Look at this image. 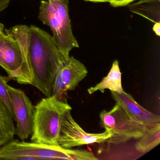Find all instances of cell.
<instances>
[{
    "label": "cell",
    "instance_id": "7a4b0ae2",
    "mask_svg": "<svg viewBox=\"0 0 160 160\" xmlns=\"http://www.w3.org/2000/svg\"><path fill=\"white\" fill-rule=\"evenodd\" d=\"M90 151L11 140L0 148V160H96Z\"/></svg>",
    "mask_w": 160,
    "mask_h": 160
},
{
    "label": "cell",
    "instance_id": "4fadbf2b",
    "mask_svg": "<svg viewBox=\"0 0 160 160\" xmlns=\"http://www.w3.org/2000/svg\"><path fill=\"white\" fill-rule=\"evenodd\" d=\"M12 113L0 99V147L13 139L16 127Z\"/></svg>",
    "mask_w": 160,
    "mask_h": 160
},
{
    "label": "cell",
    "instance_id": "ac0fdd59",
    "mask_svg": "<svg viewBox=\"0 0 160 160\" xmlns=\"http://www.w3.org/2000/svg\"><path fill=\"white\" fill-rule=\"evenodd\" d=\"M154 32L157 36H160V23H154L153 25V28H152Z\"/></svg>",
    "mask_w": 160,
    "mask_h": 160
},
{
    "label": "cell",
    "instance_id": "30bf717a",
    "mask_svg": "<svg viewBox=\"0 0 160 160\" xmlns=\"http://www.w3.org/2000/svg\"><path fill=\"white\" fill-rule=\"evenodd\" d=\"M116 104L119 105L133 120L147 127L160 124V117L148 111L138 103L131 94L125 92L117 93L111 92Z\"/></svg>",
    "mask_w": 160,
    "mask_h": 160
},
{
    "label": "cell",
    "instance_id": "8fae6325",
    "mask_svg": "<svg viewBox=\"0 0 160 160\" xmlns=\"http://www.w3.org/2000/svg\"><path fill=\"white\" fill-rule=\"evenodd\" d=\"M106 89L110 90L111 92L117 93H122L124 92L122 88V73L118 60H115L113 62L108 75L96 86L88 89V92L90 94H92L97 91L104 93Z\"/></svg>",
    "mask_w": 160,
    "mask_h": 160
},
{
    "label": "cell",
    "instance_id": "3957f363",
    "mask_svg": "<svg viewBox=\"0 0 160 160\" xmlns=\"http://www.w3.org/2000/svg\"><path fill=\"white\" fill-rule=\"evenodd\" d=\"M32 142L48 146H59L58 139L63 117L72 110L65 100L51 95L43 98L35 106Z\"/></svg>",
    "mask_w": 160,
    "mask_h": 160
},
{
    "label": "cell",
    "instance_id": "e0dca14e",
    "mask_svg": "<svg viewBox=\"0 0 160 160\" xmlns=\"http://www.w3.org/2000/svg\"><path fill=\"white\" fill-rule=\"evenodd\" d=\"M135 0H110V3L113 7H118L129 5Z\"/></svg>",
    "mask_w": 160,
    "mask_h": 160
},
{
    "label": "cell",
    "instance_id": "d6986e66",
    "mask_svg": "<svg viewBox=\"0 0 160 160\" xmlns=\"http://www.w3.org/2000/svg\"><path fill=\"white\" fill-rule=\"evenodd\" d=\"M86 1L92 2H110V0H85Z\"/></svg>",
    "mask_w": 160,
    "mask_h": 160
},
{
    "label": "cell",
    "instance_id": "5bb4252c",
    "mask_svg": "<svg viewBox=\"0 0 160 160\" xmlns=\"http://www.w3.org/2000/svg\"><path fill=\"white\" fill-rule=\"evenodd\" d=\"M38 18L44 25H47L50 28L53 33V41L58 48L60 40L59 28L55 11L48 1H41Z\"/></svg>",
    "mask_w": 160,
    "mask_h": 160
},
{
    "label": "cell",
    "instance_id": "2e32d148",
    "mask_svg": "<svg viewBox=\"0 0 160 160\" xmlns=\"http://www.w3.org/2000/svg\"><path fill=\"white\" fill-rule=\"evenodd\" d=\"M9 85L7 84V81L5 77L0 75V99H2L7 106L8 109L12 113L13 118L15 120V115L13 108L12 104L8 90Z\"/></svg>",
    "mask_w": 160,
    "mask_h": 160
},
{
    "label": "cell",
    "instance_id": "8992f818",
    "mask_svg": "<svg viewBox=\"0 0 160 160\" xmlns=\"http://www.w3.org/2000/svg\"><path fill=\"white\" fill-rule=\"evenodd\" d=\"M8 90L17 122L16 134L25 140L32 133L35 107L23 91L10 86Z\"/></svg>",
    "mask_w": 160,
    "mask_h": 160
},
{
    "label": "cell",
    "instance_id": "6da1fadb",
    "mask_svg": "<svg viewBox=\"0 0 160 160\" xmlns=\"http://www.w3.org/2000/svg\"><path fill=\"white\" fill-rule=\"evenodd\" d=\"M4 31L16 39L23 55V65L16 81L32 85L46 97L51 96L55 78L66 61L52 36L33 26L17 25Z\"/></svg>",
    "mask_w": 160,
    "mask_h": 160
},
{
    "label": "cell",
    "instance_id": "9a60e30c",
    "mask_svg": "<svg viewBox=\"0 0 160 160\" xmlns=\"http://www.w3.org/2000/svg\"><path fill=\"white\" fill-rule=\"evenodd\" d=\"M139 139L135 145L136 150L138 152L147 153L154 148L160 143V124L148 127Z\"/></svg>",
    "mask_w": 160,
    "mask_h": 160
},
{
    "label": "cell",
    "instance_id": "ba28073f",
    "mask_svg": "<svg viewBox=\"0 0 160 160\" xmlns=\"http://www.w3.org/2000/svg\"><path fill=\"white\" fill-rule=\"evenodd\" d=\"M23 63L22 51L16 39L8 32H0V66L9 75L5 77L7 81L18 80Z\"/></svg>",
    "mask_w": 160,
    "mask_h": 160
},
{
    "label": "cell",
    "instance_id": "5b68a950",
    "mask_svg": "<svg viewBox=\"0 0 160 160\" xmlns=\"http://www.w3.org/2000/svg\"><path fill=\"white\" fill-rule=\"evenodd\" d=\"M111 137V132L108 130L101 133L85 132L74 119L70 111L63 117L58 143L62 148L70 149L93 143H103Z\"/></svg>",
    "mask_w": 160,
    "mask_h": 160
},
{
    "label": "cell",
    "instance_id": "277c9868",
    "mask_svg": "<svg viewBox=\"0 0 160 160\" xmlns=\"http://www.w3.org/2000/svg\"><path fill=\"white\" fill-rule=\"evenodd\" d=\"M100 117L101 126L111 132V137L107 141L111 144L117 145L139 139L148 128L130 118L117 104L111 110L102 111Z\"/></svg>",
    "mask_w": 160,
    "mask_h": 160
},
{
    "label": "cell",
    "instance_id": "52a82bcc",
    "mask_svg": "<svg viewBox=\"0 0 160 160\" xmlns=\"http://www.w3.org/2000/svg\"><path fill=\"white\" fill-rule=\"evenodd\" d=\"M88 74V70L83 63L74 57H69L57 73L51 95L63 100V96L67 92L74 90Z\"/></svg>",
    "mask_w": 160,
    "mask_h": 160
},
{
    "label": "cell",
    "instance_id": "7c38bea8",
    "mask_svg": "<svg viewBox=\"0 0 160 160\" xmlns=\"http://www.w3.org/2000/svg\"><path fill=\"white\" fill-rule=\"evenodd\" d=\"M130 12L154 23H160V0H140L128 5Z\"/></svg>",
    "mask_w": 160,
    "mask_h": 160
},
{
    "label": "cell",
    "instance_id": "9c48e42d",
    "mask_svg": "<svg viewBox=\"0 0 160 160\" xmlns=\"http://www.w3.org/2000/svg\"><path fill=\"white\" fill-rule=\"evenodd\" d=\"M53 7L59 25L60 35L58 48L66 60L69 59L70 51L79 48L78 42L74 36L69 16L68 0H48Z\"/></svg>",
    "mask_w": 160,
    "mask_h": 160
}]
</instances>
